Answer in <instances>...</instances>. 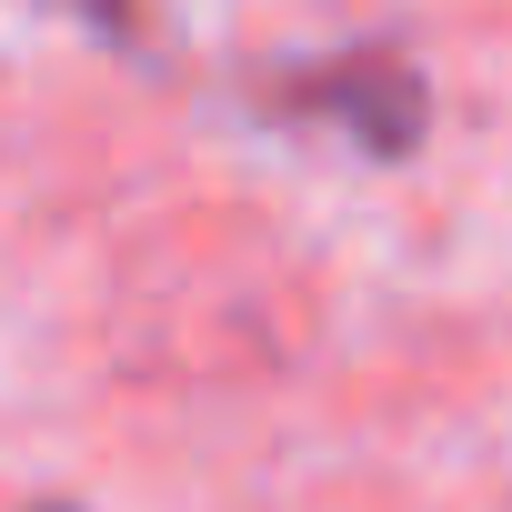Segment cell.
<instances>
[{"label": "cell", "instance_id": "cell-1", "mask_svg": "<svg viewBox=\"0 0 512 512\" xmlns=\"http://www.w3.org/2000/svg\"><path fill=\"white\" fill-rule=\"evenodd\" d=\"M292 121H342L362 151H412L422 141V81L392 51H342V61H302L282 81Z\"/></svg>", "mask_w": 512, "mask_h": 512}, {"label": "cell", "instance_id": "cell-2", "mask_svg": "<svg viewBox=\"0 0 512 512\" xmlns=\"http://www.w3.org/2000/svg\"><path fill=\"white\" fill-rule=\"evenodd\" d=\"M91 11H101V21H121V0H91Z\"/></svg>", "mask_w": 512, "mask_h": 512}]
</instances>
